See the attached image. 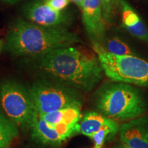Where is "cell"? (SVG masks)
I'll return each instance as SVG.
<instances>
[{
  "instance_id": "cell-3",
  "label": "cell",
  "mask_w": 148,
  "mask_h": 148,
  "mask_svg": "<svg viewBox=\"0 0 148 148\" xmlns=\"http://www.w3.org/2000/svg\"><path fill=\"white\" fill-rule=\"evenodd\" d=\"M95 104L103 115L112 119H133L147 110L140 92L131 85L122 82L101 88L96 97Z\"/></svg>"
},
{
  "instance_id": "cell-2",
  "label": "cell",
  "mask_w": 148,
  "mask_h": 148,
  "mask_svg": "<svg viewBox=\"0 0 148 148\" xmlns=\"http://www.w3.org/2000/svg\"><path fill=\"white\" fill-rule=\"evenodd\" d=\"M79 42L77 34L66 27L44 26L18 18L11 24L4 48L14 56L36 57Z\"/></svg>"
},
{
  "instance_id": "cell-11",
  "label": "cell",
  "mask_w": 148,
  "mask_h": 148,
  "mask_svg": "<svg viewBox=\"0 0 148 148\" xmlns=\"http://www.w3.org/2000/svg\"><path fill=\"white\" fill-rule=\"evenodd\" d=\"M123 26L133 36L148 42V29L133 8L124 0H119Z\"/></svg>"
},
{
  "instance_id": "cell-10",
  "label": "cell",
  "mask_w": 148,
  "mask_h": 148,
  "mask_svg": "<svg viewBox=\"0 0 148 148\" xmlns=\"http://www.w3.org/2000/svg\"><path fill=\"white\" fill-rule=\"evenodd\" d=\"M121 143L127 148H148V116L135 118L119 127Z\"/></svg>"
},
{
  "instance_id": "cell-23",
  "label": "cell",
  "mask_w": 148,
  "mask_h": 148,
  "mask_svg": "<svg viewBox=\"0 0 148 148\" xmlns=\"http://www.w3.org/2000/svg\"><path fill=\"white\" fill-rule=\"evenodd\" d=\"M94 148H98V147H94Z\"/></svg>"
},
{
  "instance_id": "cell-12",
  "label": "cell",
  "mask_w": 148,
  "mask_h": 148,
  "mask_svg": "<svg viewBox=\"0 0 148 148\" xmlns=\"http://www.w3.org/2000/svg\"><path fill=\"white\" fill-rule=\"evenodd\" d=\"M105 127L119 129V125L111 118L98 112L90 111L82 116L78 123V134L90 137L92 134Z\"/></svg>"
},
{
  "instance_id": "cell-18",
  "label": "cell",
  "mask_w": 148,
  "mask_h": 148,
  "mask_svg": "<svg viewBox=\"0 0 148 148\" xmlns=\"http://www.w3.org/2000/svg\"><path fill=\"white\" fill-rule=\"evenodd\" d=\"M71 0H44L51 8L56 11H62L69 5Z\"/></svg>"
},
{
  "instance_id": "cell-16",
  "label": "cell",
  "mask_w": 148,
  "mask_h": 148,
  "mask_svg": "<svg viewBox=\"0 0 148 148\" xmlns=\"http://www.w3.org/2000/svg\"><path fill=\"white\" fill-rule=\"evenodd\" d=\"M103 17L106 23H110L115 17L118 8H120L119 0H99Z\"/></svg>"
},
{
  "instance_id": "cell-5",
  "label": "cell",
  "mask_w": 148,
  "mask_h": 148,
  "mask_svg": "<svg viewBox=\"0 0 148 148\" xmlns=\"http://www.w3.org/2000/svg\"><path fill=\"white\" fill-rule=\"evenodd\" d=\"M0 107L17 127L30 129L38 111L29 89L14 80L0 84Z\"/></svg>"
},
{
  "instance_id": "cell-15",
  "label": "cell",
  "mask_w": 148,
  "mask_h": 148,
  "mask_svg": "<svg viewBox=\"0 0 148 148\" xmlns=\"http://www.w3.org/2000/svg\"><path fill=\"white\" fill-rule=\"evenodd\" d=\"M101 45L105 50L114 55H134V53L131 50L128 45L116 37L105 40Z\"/></svg>"
},
{
  "instance_id": "cell-6",
  "label": "cell",
  "mask_w": 148,
  "mask_h": 148,
  "mask_svg": "<svg viewBox=\"0 0 148 148\" xmlns=\"http://www.w3.org/2000/svg\"><path fill=\"white\" fill-rule=\"evenodd\" d=\"M29 90L38 113L82 107V98L77 90L53 81H38Z\"/></svg>"
},
{
  "instance_id": "cell-1",
  "label": "cell",
  "mask_w": 148,
  "mask_h": 148,
  "mask_svg": "<svg viewBox=\"0 0 148 148\" xmlns=\"http://www.w3.org/2000/svg\"><path fill=\"white\" fill-rule=\"evenodd\" d=\"M36 66L50 80L88 92L102 78L103 69L93 53L70 46L36 56Z\"/></svg>"
},
{
  "instance_id": "cell-17",
  "label": "cell",
  "mask_w": 148,
  "mask_h": 148,
  "mask_svg": "<svg viewBox=\"0 0 148 148\" xmlns=\"http://www.w3.org/2000/svg\"><path fill=\"white\" fill-rule=\"evenodd\" d=\"M118 131H119V129L105 127L92 134L90 138L94 142L95 147L101 148L104 142L106 140L112 139L118 132Z\"/></svg>"
},
{
  "instance_id": "cell-22",
  "label": "cell",
  "mask_w": 148,
  "mask_h": 148,
  "mask_svg": "<svg viewBox=\"0 0 148 148\" xmlns=\"http://www.w3.org/2000/svg\"><path fill=\"white\" fill-rule=\"evenodd\" d=\"M3 47H4V42H3V40L0 39V53L2 51Z\"/></svg>"
},
{
  "instance_id": "cell-8",
  "label": "cell",
  "mask_w": 148,
  "mask_h": 148,
  "mask_svg": "<svg viewBox=\"0 0 148 148\" xmlns=\"http://www.w3.org/2000/svg\"><path fill=\"white\" fill-rule=\"evenodd\" d=\"M22 11L29 21L44 26L66 27L73 19L70 12L53 10L44 0H31L23 5Z\"/></svg>"
},
{
  "instance_id": "cell-9",
  "label": "cell",
  "mask_w": 148,
  "mask_h": 148,
  "mask_svg": "<svg viewBox=\"0 0 148 148\" xmlns=\"http://www.w3.org/2000/svg\"><path fill=\"white\" fill-rule=\"evenodd\" d=\"M82 16L85 30L92 45H102L106 40V21L99 0H84Z\"/></svg>"
},
{
  "instance_id": "cell-14",
  "label": "cell",
  "mask_w": 148,
  "mask_h": 148,
  "mask_svg": "<svg viewBox=\"0 0 148 148\" xmlns=\"http://www.w3.org/2000/svg\"><path fill=\"white\" fill-rule=\"evenodd\" d=\"M16 125L0 110V148H9L19 132Z\"/></svg>"
},
{
  "instance_id": "cell-7",
  "label": "cell",
  "mask_w": 148,
  "mask_h": 148,
  "mask_svg": "<svg viewBox=\"0 0 148 148\" xmlns=\"http://www.w3.org/2000/svg\"><path fill=\"white\" fill-rule=\"evenodd\" d=\"M78 123L75 125L51 123L42 119L38 113L30 127L31 136L35 141L41 145L58 146L66 139L78 134Z\"/></svg>"
},
{
  "instance_id": "cell-13",
  "label": "cell",
  "mask_w": 148,
  "mask_h": 148,
  "mask_svg": "<svg viewBox=\"0 0 148 148\" xmlns=\"http://www.w3.org/2000/svg\"><path fill=\"white\" fill-rule=\"evenodd\" d=\"M45 121L55 124L75 125L82 119L81 108L71 107L47 113H38Z\"/></svg>"
},
{
  "instance_id": "cell-19",
  "label": "cell",
  "mask_w": 148,
  "mask_h": 148,
  "mask_svg": "<svg viewBox=\"0 0 148 148\" xmlns=\"http://www.w3.org/2000/svg\"><path fill=\"white\" fill-rule=\"evenodd\" d=\"M74 3L76 4L79 9L82 10L83 8V5H84V0H72Z\"/></svg>"
},
{
  "instance_id": "cell-20",
  "label": "cell",
  "mask_w": 148,
  "mask_h": 148,
  "mask_svg": "<svg viewBox=\"0 0 148 148\" xmlns=\"http://www.w3.org/2000/svg\"><path fill=\"white\" fill-rule=\"evenodd\" d=\"M1 1L9 3V4H15V3L20 2V1H23V0H1Z\"/></svg>"
},
{
  "instance_id": "cell-4",
  "label": "cell",
  "mask_w": 148,
  "mask_h": 148,
  "mask_svg": "<svg viewBox=\"0 0 148 148\" xmlns=\"http://www.w3.org/2000/svg\"><path fill=\"white\" fill-rule=\"evenodd\" d=\"M103 71L116 82L148 87V62L134 55L118 56L105 50L99 44L92 45Z\"/></svg>"
},
{
  "instance_id": "cell-21",
  "label": "cell",
  "mask_w": 148,
  "mask_h": 148,
  "mask_svg": "<svg viewBox=\"0 0 148 148\" xmlns=\"http://www.w3.org/2000/svg\"><path fill=\"white\" fill-rule=\"evenodd\" d=\"M113 148H127V147H126V146H125L124 145H123V143H121L117 144V145H116Z\"/></svg>"
}]
</instances>
